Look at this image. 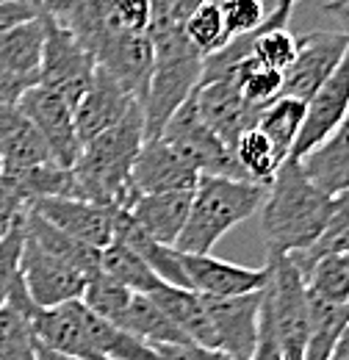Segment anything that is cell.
Wrapping results in <instances>:
<instances>
[{
  "label": "cell",
  "instance_id": "cell-28",
  "mask_svg": "<svg viewBox=\"0 0 349 360\" xmlns=\"http://www.w3.org/2000/svg\"><path fill=\"white\" fill-rule=\"evenodd\" d=\"M233 86L241 91V97L247 103H253L255 108H266L269 103H274L283 89V72L272 70L269 64H263L261 58H255L253 53H247L230 75Z\"/></svg>",
  "mask_w": 349,
  "mask_h": 360
},
{
  "label": "cell",
  "instance_id": "cell-33",
  "mask_svg": "<svg viewBox=\"0 0 349 360\" xmlns=\"http://www.w3.org/2000/svg\"><path fill=\"white\" fill-rule=\"evenodd\" d=\"M183 31H186V39L191 42V47L205 58L211 53H217L227 45V34H224V22H222V11H219L217 3L205 0L186 22H183Z\"/></svg>",
  "mask_w": 349,
  "mask_h": 360
},
{
  "label": "cell",
  "instance_id": "cell-47",
  "mask_svg": "<svg viewBox=\"0 0 349 360\" xmlns=\"http://www.w3.org/2000/svg\"><path fill=\"white\" fill-rule=\"evenodd\" d=\"M37 360H75L70 358V355H61V352H56V349H50V347H37Z\"/></svg>",
  "mask_w": 349,
  "mask_h": 360
},
{
  "label": "cell",
  "instance_id": "cell-44",
  "mask_svg": "<svg viewBox=\"0 0 349 360\" xmlns=\"http://www.w3.org/2000/svg\"><path fill=\"white\" fill-rule=\"evenodd\" d=\"M39 3H42V11L47 14V17H53V20L61 22V20H64L81 0H39Z\"/></svg>",
  "mask_w": 349,
  "mask_h": 360
},
{
  "label": "cell",
  "instance_id": "cell-40",
  "mask_svg": "<svg viewBox=\"0 0 349 360\" xmlns=\"http://www.w3.org/2000/svg\"><path fill=\"white\" fill-rule=\"evenodd\" d=\"M161 360H230L224 352L211 349V347H200L194 341H183V344H156L153 347Z\"/></svg>",
  "mask_w": 349,
  "mask_h": 360
},
{
  "label": "cell",
  "instance_id": "cell-13",
  "mask_svg": "<svg viewBox=\"0 0 349 360\" xmlns=\"http://www.w3.org/2000/svg\"><path fill=\"white\" fill-rule=\"evenodd\" d=\"M194 108L200 120L233 150V144L253 128H258L261 108L247 103L241 91L233 86V81H214L200 84L194 89Z\"/></svg>",
  "mask_w": 349,
  "mask_h": 360
},
{
  "label": "cell",
  "instance_id": "cell-24",
  "mask_svg": "<svg viewBox=\"0 0 349 360\" xmlns=\"http://www.w3.org/2000/svg\"><path fill=\"white\" fill-rule=\"evenodd\" d=\"M120 327H122L125 333L136 335L139 341L150 344V347H156V344H183V341H189V338L174 327L172 321H170V316L164 314L147 294H133L131 305H128V311L122 316Z\"/></svg>",
  "mask_w": 349,
  "mask_h": 360
},
{
  "label": "cell",
  "instance_id": "cell-45",
  "mask_svg": "<svg viewBox=\"0 0 349 360\" xmlns=\"http://www.w3.org/2000/svg\"><path fill=\"white\" fill-rule=\"evenodd\" d=\"M167 3H170L172 17L183 25V22H186V20H189V17H191V14H194L205 0H167Z\"/></svg>",
  "mask_w": 349,
  "mask_h": 360
},
{
  "label": "cell",
  "instance_id": "cell-30",
  "mask_svg": "<svg viewBox=\"0 0 349 360\" xmlns=\"http://www.w3.org/2000/svg\"><path fill=\"white\" fill-rule=\"evenodd\" d=\"M233 158H236L239 169L244 172V178L250 183H258V186H269L283 164V158L277 155L272 141L258 128L247 131L233 144Z\"/></svg>",
  "mask_w": 349,
  "mask_h": 360
},
{
  "label": "cell",
  "instance_id": "cell-23",
  "mask_svg": "<svg viewBox=\"0 0 349 360\" xmlns=\"http://www.w3.org/2000/svg\"><path fill=\"white\" fill-rule=\"evenodd\" d=\"M349 252V188L333 197L330 219L322 230V236L303 252H291V264L297 266L300 274H305L319 258L324 255H347Z\"/></svg>",
  "mask_w": 349,
  "mask_h": 360
},
{
  "label": "cell",
  "instance_id": "cell-6",
  "mask_svg": "<svg viewBox=\"0 0 349 360\" xmlns=\"http://www.w3.org/2000/svg\"><path fill=\"white\" fill-rule=\"evenodd\" d=\"M97 64L58 20L44 14V45L39 61V86L58 91L72 105L81 103L84 91L91 84Z\"/></svg>",
  "mask_w": 349,
  "mask_h": 360
},
{
  "label": "cell",
  "instance_id": "cell-41",
  "mask_svg": "<svg viewBox=\"0 0 349 360\" xmlns=\"http://www.w3.org/2000/svg\"><path fill=\"white\" fill-rule=\"evenodd\" d=\"M250 360H280V349H277L274 330H272V319H269V311H266V297H263L261 321H258V347H255Z\"/></svg>",
  "mask_w": 349,
  "mask_h": 360
},
{
  "label": "cell",
  "instance_id": "cell-25",
  "mask_svg": "<svg viewBox=\"0 0 349 360\" xmlns=\"http://www.w3.org/2000/svg\"><path fill=\"white\" fill-rule=\"evenodd\" d=\"M349 324L347 305H333L307 297V344L305 360H327L338 335Z\"/></svg>",
  "mask_w": 349,
  "mask_h": 360
},
{
  "label": "cell",
  "instance_id": "cell-32",
  "mask_svg": "<svg viewBox=\"0 0 349 360\" xmlns=\"http://www.w3.org/2000/svg\"><path fill=\"white\" fill-rule=\"evenodd\" d=\"M131 300H133L131 288L120 285L117 280L106 277L103 271H97L94 277H89L87 291H84V297H81V302L87 305L91 314L106 319V321H111V324H117V327H120L122 316L128 311Z\"/></svg>",
  "mask_w": 349,
  "mask_h": 360
},
{
  "label": "cell",
  "instance_id": "cell-27",
  "mask_svg": "<svg viewBox=\"0 0 349 360\" xmlns=\"http://www.w3.org/2000/svg\"><path fill=\"white\" fill-rule=\"evenodd\" d=\"M303 117H305V103L297 97H277L274 103L261 108L258 131L272 141V147L283 161L294 150V141L303 128Z\"/></svg>",
  "mask_w": 349,
  "mask_h": 360
},
{
  "label": "cell",
  "instance_id": "cell-19",
  "mask_svg": "<svg viewBox=\"0 0 349 360\" xmlns=\"http://www.w3.org/2000/svg\"><path fill=\"white\" fill-rule=\"evenodd\" d=\"M307 180L324 194L336 197L349 188V111L341 125L327 136L319 147H313L300 161Z\"/></svg>",
  "mask_w": 349,
  "mask_h": 360
},
{
  "label": "cell",
  "instance_id": "cell-11",
  "mask_svg": "<svg viewBox=\"0 0 349 360\" xmlns=\"http://www.w3.org/2000/svg\"><path fill=\"white\" fill-rule=\"evenodd\" d=\"M349 111V47L338 67L330 72V78L305 100V117L303 128L294 141V150L288 158L303 161L313 147H319L333 134Z\"/></svg>",
  "mask_w": 349,
  "mask_h": 360
},
{
  "label": "cell",
  "instance_id": "cell-9",
  "mask_svg": "<svg viewBox=\"0 0 349 360\" xmlns=\"http://www.w3.org/2000/svg\"><path fill=\"white\" fill-rule=\"evenodd\" d=\"M17 105L42 134L53 161L64 169H72L81 153V141L75 134V105L64 100L58 91L44 89L39 84L25 91Z\"/></svg>",
  "mask_w": 349,
  "mask_h": 360
},
{
  "label": "cell",
  "instance_id": "cell-29",
  "mask_svg": "<svg viewBox=\"0 0 349 360\" xmlns=\"http://www.w3.org/2000/svg\"><path fill=\"white\" fill-rule=\"evenodd\" d=\"M307 297L349 308V252L324 255L303 274Z\"/></svg>",
  "mask_w": 349,
  "mask_h": 360
},
{
  "label": "cell",
  "instance_id": "cell-18",
  "mask_svg": "<svg viewBox=\"0 0 349 360\" xmlns=\"http://www.w3.org/2000/svg\"><path fill=\"white\" fill-rule=\"evenodd\" d=\"M191 191H164V194H139L131 205L125 208L131 214L136 227L164 244V247H174L180 230L186 225L189 208H191Z\"/></svg>",
  "mask_w": 349,
  "mask_h": 360
},
{
  "label": "cell",
  "instance_id": "cell-15",
  "mask_svg": "<svg viewBox=\"0 0 349 360\" xmlns=\"http://www.w3.org/2000/svg\"><path fill=\"white\" fill-rule=\"evenodd\" d=\"M141 103L133 97L128 89H122L106 70H94L91 84L84 91L81 103L75 105V134L81 147L91 141L94 136L111 131L114 125H120L133 108H139Z\"/></svg>",
  "mask_w": 349,
  "mask_h": 360
},
{
  "label": "cell",
  "instance_id": "cell-5",
  "mask_svg": "<svg viewBox=\"0 0 349 360\" xmlns=\"http://www.w3.org/2000/svg\"><path fill=\"white\" fill-rule=\"evenodd\" d=\"M161 139L172 147L174 153L197 172V175H211V178H233L247 180L239 169L233 150L219 139L197 114L194 97H189L172 117L167 120Z\"/></svg>",
  "mask_w": 349,
  "mask_h": 360
},
{
  "label": "cell",
  "instance_id": "cell-38",
  "mask_svg": "<svg viewBox=\"0 0 349 360\" xmlns=\"http://www.w3.org/2000/svg\"><path fill=\"white\" fill-rule=\"evenodd\" d=\"M25 211H28V205H25V200L20 197V191L14 188L11 178L0 172V238H3L14 225L23 222Z\"/></svg>",
  "mask_w": 349,
  "mask_h": 360
},
{
  "label": "cell",
  "instance_id": "cell-1",
  "mask_svg": "<svg viewBox=\"0 0 349 360\" xmlns=\"http://www.w3.org/2000/svg\"><path fill=\"white\" fill-rule=\"evenodd\" d=\"M333 197L307 180L300 161L286 158L266 188L261 227L266 255H291L307 250L327 225Z\"/></svg>",
  "mask_w": 349,
  "mask_h": 360
},
{
  "label": "cell",
  "instance_id": "cell-22",
  "mask_svg": "<svg viewBox=\"0 0 349 360\" xmlns=\"http://www.w3.org/2000/svg\"><path fill=\"white\" fill-rule=\"evenodd\" d=\"M23 233L31 241H37L42 250H47L50 255H56V258L72 264L75 269H81L87 277H94L100 271V250H91L87 244L75 241L72 236L56 230L50 222H44L39 214H34L31 208L23 217Z\"/></svg>",
  "mask_w": 349,
  "mask_h": 360
},
{
  "label": "cell",
  "instance_id": "cell-4",
  "mask_svg": "<svg viewBox=\"0 0 349 360\" xmlns=\"http://www.w3.org/2000/svg\"><path fill=\"white\" fill-rule=\"evenodd\" d=\"M266 311L272 319L280 360H305L307 291L288 255H266Z\"/></svg>",
  "mask_w": 349,
  "mask_h": 360
},
{
  "label": "cell",
  "instance_id": "cell-26",
  "mask_svg": "<svg viewBox=\"0 0 349 360\" xmlns=\"http://www.w3.org/2000/svg\"><path fill=\"white\" fill-rule=\"evenodd\" d=\"M100 271L111 280H117L120 285L131 288L133 294H153L158 285H164L153 269L133 252L128 244H122L120 238H114L106 250H100Z\"/></svg>",
  "mask_w": 349,
  "mask_h": 360
},
{
  "label": "cell",
  "instance_id": "cell-20",
  "mask_svg": "<svg viewBox=\"0 0 349 360\" xmlns=\"http://www.w3.org/2000/svg\"><path fill=\"white\" fill-rule=\"evenodd\" d=\"M44 45V14L39 20L23 22L6 34H0V72L39 84V61Z\"/></svg>",
  "mask_w": 349,
  "mask_h": 360
},
{
  "label": "cell",
  "instance_id": "cell-21",
  "mask_svg": "<svg viewBox=\"0 0 349 360\" xmlns=\"http://www.w3.org/2000/svg\"><path fill=\"white\" fill-rule=\"evenodd\" d=\"M164 314L170 316L174 327L194 344L200 347H211L214 349V335H211V324L205 316L203 297L189 291V288H174V285H158L153 294H147Z\"/></svg>",
  "mask_w": 349,
  "mask_h": 360
},
{
  "label": "cell",
  "instance_id": "cell-3",
  "mask_svg": "<svg viewBox=\"0 0 349 360\" xmlns=\"http://www.w3.org/2000/svg\"><path fill=\"white\" fill-rule=\"evenodd\" d=\"M266 188L269 186H258L250 180L200 175L174 250L191 255H211V250L224 233H230L236 225L247 222L261 211Z\"/></svg>",
  "mask_w": 349,
  "mask_h": 360
},
{
  "label": "cell",
  "instance_id": "cell-14",
  "mask_svg": "<svg viewBox=\"0 0 349 360\" xmlns=\"http://www.w3.org/2000/svg\"><path fill=\"white\" fill-rule=\"evenodd\" d=\"M180 252V250H177ZM180 266L186 277V288L200 297H241L266 288L269 271L266 266L250 269L214 255H191L180 252Z\"/></svg>",
  "mask_w": 349,
  "mask_h": 360
},
{
  "label": "cell",
  "instance_id": "cell-31",
  "mask_svg": "<svg viewBox=\"0 0 349 360\" xmlns=\"http://www.w3.org/2000/svg\"><path fill=\"white\" fill-rule=\"evenodd\" d=\"M31 319L14 305L0 308V360H37L39 341Z\"/></svg>",
  "mask_w": 349,
  "mask_h": 360
},
{
  "label": "cell",
  "instance_id": "cell-43",
  "mask_svg": "<svg viewBox=\"0 0 349 360\" xmlns=\"http://www.w3.org/2000/svg\"><path fill=\"white\" fill-rule=\"evenodd\" d=\"M294 6H297V0H274L261 31H269V28H288V20H291V14H294Z\"/></svg>",
  "mask_w": 349,
  "mask_h": 360
},
{
  "label": "cell",
  "instance_id": "cell-10",
  "mask_svg": "<svg viewBox=\"0 0 349 360\" xmlns=\"http://www.w3.org/2000/svg\"><path fill=\"white\" fill-rule=\"evenodd\" d=\"M347 47L349 34L344 31H310L297 39V56L283 72L280 97H297L305 103L338 67Z\"/></svg>",
  "mask_w": 349,
  "mask_h": 360
},
{
  "label": "cell",
  "instance_id": "cell-8",
  "mask_svg": "<svg viewBox=\"0 0 349 360\" xmlns=\"http://www.w3.org/2000/svg\"><path fill=\"white\" fill-rule=\"evenodd\" d=\"M266 288L241 297H203L214 349L230 360H250L258 347V321Z\"/></svg>",
  "mask_w": 349,
  "mask_h": 360
},
{
  "label": "cell",
  "instance_id": "cell-49",
  "mask_svg": "<svg viewBox=\"0 0 349 360\" xmlns=\"http://www.w3.org/2000/svg\"><path fill=\"white\" fill-rule=\"evenodd\" d=\"M338 22H341V31L344 34H349V11H338V14H333Z\"/></svg>",
  "mask_w": 349,
  "mask_h": 360
},
{
  "label": "cell",
  "instance_id": "cell-16",
  "mask_svg": "<svg viewBox=\"0 0 349 360\" xmlns=\"http://www.w3.org/2000/svg\"><path fill=\"white\" fill-rule=\"evenodd\" d=\"M197 172L158 139H144L131 169V188L136 194H164V191H191L197 186Z\"/></svg>",
  "mask_w": 349,
  "mask_h": 360
},
{
  "label": "cell",
  "instance_id": "cell-46",
  "mask_svg": "<svg viewBox=\"0 0 349 360\" xmlns=\"http://www.w3.org/2000/svg\"><path fill=\"white\" fill-rule=\"evenodd\" d=\"M327 360H349V324L344 327V333L338 335V341H336V347H333V352H330Z\"/></svg>",
  "mask_w": 349,
  "mask_h": 360
},
{
  "label": "cell",
  "instance_id": "cell-7",
  "mask_svg": "<svg viewBox=\"0 0 349 360\" xmlns=\"http://www.w3.org/2000/svg\"><path fill=\"white\" fill-rule=\"evenodd\" d=\"M20 277H23V285H25L31 302L39 311L81 300L89 283L84 271L75 269L72 264H67L61 258H56V255H50L47 250H42L28 236L23 238Z\"/></svg>",
  "mask_w": 349,
  "mask_h": 360
},
{
  "label": "cell",
  "instance_id": "cell-34",
  "mask_svg": "<svg viewBox=\"0 0 349 360\" xmlns=\"http://www.w3.org/2000/svg\"><path fill=\"white\" fill-rule=\"evenodd\" d=\"M227 39L250 37L261 31L269 17V0H227L219 6Z\"/></svg>",
  "mask_w": 349,
  "mask_h": 360
},
{
  "label": "cell",
  "instance_id": "cell-17",
  "mask_svg": "<svg viewBox=\"0 0 349 360\" xmlns=\"http://www.w3.org/2000/svg\"><path fill=\"white\" fill-rule=\"evenodd\" d=\"M44 164H56L42 134L34 122L23 114V108L0 105V169L3 172H23Z\"/></svg>",
  "mask_w": 349,
  "mask_h": 360
},
{
  "label": "cell",
  "instance_id": "cell-42",
  "mask_svg": "<svg viewBox=\"0 0 349 360\" xmlns=\"http://www.w3.org/2000/svg\"><path fill=\"white\" fill-rule=\"evenodd\" d=\"M31 86H37V84H28V81H20V78H11V75L0 72V105L20 103V97L31 89Z\"/></svg>",
  "mask_w": 349,
  "mask_h": 360
},
{
  "label": "cell",
  "instance_id": "cell-50",
  "mask_svg": "<svg viewBox=\"0 0 349 360\" xmlns=\"http://www.w3.org/2000/svg\"><path fill=\"white\" fill-rule=\"evenodd\" d=\"M0 3H11V0H0Z\"/></svg>",
  "mask_w": 349,
  "mask_h": 360
},
{
  "label": "cell",
  "instance_id": "cell-35",
  "mask_svg": "<svg viewBox=\"0 0 349 360\" xmlns=\"http://www.w3.org/2000/svg\"><path fill=\"white\" fill-rule=\"evenodd\" d=\"M250 53L255 58H261L263 64H269L272 70L286 72L288 64L297 56V39L288 28H269V31H255Z\"/></svg>",
  "mask_w": 349,
  "mask_h": 360
},
{
  "label": "cell",
  "instance_id": "cell-12",
  "mask_svg": "<svg viewBox=\"0 0 349 360\" xmlns=\"http://www.w3.org/2000/svg\"><path fill=\"white\" fill-rule=\"evenodd\" d=\"M31 211L91 250H106L114 241V217L120 208H106L78 197H47L37 200Z\"/></svg>",
  "mask_w": 349,
  "mask_h": 360
},
{
  "label": "cell",
  "instance_id": "cell-48",
  "mask_svg": "<svg viewBox=\"0 0 349 360\" xmlns=\"http://www.w3.org/2000/svg\"><path fill=\"white\" fill-rule=\"evenodd\" d=\"M324 11H327V14L349 11V0H330V3H324Z\"/></svg>",
  "mask_w": 349,
  "mask_h": 360
},
{
  "label": "cell",
  "instance_id": "cell-2",
  "mask_svg": "<svg viewBox=\"0 0 349 360\" xmlns=\"http://www.w3.org/2000/svg\"><path fill=\"white\" fill-rule=\"evenodd\" d=\"M141 144H144V114L139 105L120 125L94 136L81 147L78 161L72 167L78 200L125 211L139 197L131 188V169Z\"/></svg>",
  "mask_w": 349,
  "mask_h": 360
},
{
  "label": "cell",
  "instance_id": "cell-37",
  "mask_svg": "<svg viewBox=\"0 0 349 360\" xmlns=\"http://www.w3.org/2000/svg\"><path fill=\"white\" fill-rule=\"evenodd\" d=\"M108 22L120 31L147 34L150 22V0H100Z\"/></svg>",
  "mask_w": 349,
  "mask_h": 360
},
{
  "label": "cell",
  "instance_id": "cell-36",
  "mask_svg": "<svg viewBox=\"0 0 349 360\" xmlns=\"http://www.w3.org/2000/svg\"><path fill=\"white\" fill-rule=\"evenodd\" d=\"M23 222L0 238V308L8 305L14 285L20 283V255H23Z\"/></svg>",
  "mask_w": 349,
  "mask_h": 360
},
{
  "label": "cell",
  "instance_id": "cell-39",
  "mask_svg": "<svg viewBox=\"0 0 349 360\" xmlns=\"http://www.w3.org/2000/svg\"><path fill=\"white\" fill-rule=\"evenodd\" d=\"M42 11V3L39 0H11V3H0V34L23 25V22H31V20H39Z\"/></svg>",
  "mask_w": 349,
  "mask_h": 360
}]
</instances>
